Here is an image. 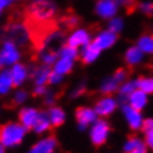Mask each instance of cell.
Instances as JSON below:
<instances>
[{
	"label": "cell",
	"instance_id": "29",
	"mask_svg": "<svg viewBox=\"0 0 153 153\" xmlns=\"http://www.w3.org/2000/svg\"><path fill=\"white\" fill-rule=\"evenodd\" d=\"M42 60L45 65H51V64H56L57 61V53L48 49V51H44L42 53Z\"/></svg>",
	"mask_w": 153,
	"mask_h": 153
},
{
	"label": "cell",
	"instance_id": "7",
	"mask_svg": "<svg viewBox=\"0 0 153 153\" xmlns=\"http://www.w3.org/2000/svg\"><path fill=\"white\" fill-rule=\"evenodd\" d=\"M76 121H78V128L83 131L87 128V126L94 125L97 121V113L92 108H79L76 110Z\"/></svg>",
	"mask_w": 153,
	"mask_h": 153
},
{
	"label": "cell",
	"instance_id": "20",
	"mask_svg": "<svg viewBox=\"0 0 153 153\" xmlns=\"http://www.w3.org/2000/svg\"><path fill=\"white\" fill-rule=\"evenodd\" d=\"M14 86L12 74H10V70H4L0 74V94L5 95L8 94L10 88Z\"/></svg>",
	"mask_w": 153,
	"mask_h": 153
},
{
	"label": "cell",
	"instance_id": "10",
	"mask_svg": "<svg viewBox=\"0 0 153 153\" xmlns=\"http://www.w3.org/2000/svg\"><path fill=\"white\" fill-rule=\"evenodd\" d=\"M116 0H100L96 4V13L102 18H113L117 13Z\"/></svg>",
	"mask_w": 153,
	"mask_h": 153
},
{
	"label": "cell",
	"instance_id": "5",
	"mask_svg": "<svg viewBox=\"0 0 153 153\" xmlns=\"http://www.w3.org/2000/svg\"><path fill=\"white\" fill-rule=\"evenodd\" d=\"M7 36L13 43L24 44L27 38H30L29 30L25 24H18V22H12L7 27Z\"/></svg>",
	"mask_w": 153,
	"mask_h": 153
},
{
	"label": "cell",
	"instance_id": "16",
	"mask_svg": "<svg viewBox=\"0 0 153 153\" xmlns=\"http://www.w3.org/2000/svg\"><path fill=\"white\" fill-rule=\"evenodd\" d=\"M147 144H144L143 141L137 137H130L123 145V149L126 153H145L147 151Z\"/></svg>",
	"mask_w": 153,
	"mask_h": 153
},
{
	"label": "cell",
	"instance_id": "36",
	"mask_svg": "<svg viewBox=\"0 0 153 153\" xmlns=\"http://www.w3.org/2000/svg\"><path fill=\"white\" fill-rule=\"evenodd\" d=\"M113 76H114V78H116L120 83H123L125 79H126V71H125V70H117L116 73H114Z\"/></svg>",
	"mask_w": 153,
	"mask_h": 153
},
{
	"label": "cell",
	"instance_id": "27",
	"mask_svg": "<svg viewBox=\"0 0 153 153\" xmlns=\"http://www.w3.org/2000/svg\"><path fill=\"white\" fill-rule=\"evenodd\" d=\"M59 56H60V59H68V60L74 61L76 59V56H78V51H76L75 47H71V45L68 44V45H64L60 49Z\"/></svg>",
	"mask_w": 153,
	"mask_h": 153
},
{
	"label": "cell",
	"instance_id": "12",
	"mask_svg": "<svg viewBox=\"0 0 153 153\" xmlns=\"http://www.w3.org/2000/svg\"><path fill=\"white\" fill-rule=\"evenodd\" d=\"M39 117V112L34 108H24L20 112V123H22L26 128H33Z\"/></svg>",
	"mask_w": 153,
	"mask_h": 153
},
{
	"label": "cell",
	"instance_id": "31",
	"mask_svg": "<svg viewBox=\"0 0 153 153\" xmlns=\"http://www.w3.org/2000/svg\"><path fill=\"white\" fill-rule=\"evenodd\" d=\"M26 99H27V94L22 90H18V91H16V94H14V96H13V101L16 102V104H22V102L26 101Z\"/></svg>",
	"mask_w": 153,
	"mask_h": 153
},
{
	"label": "cell",
	"instance_id": "1",
	"mask_svg": "<svg viewBox=\"0 0 153 153\" xmlns=\"http://www.w3.org/2000/svg\"><path fill=\"white\" fill-rule=\"evenodd\" d=\"M56 7L51 0H36L26 10L25 25L27 27H48L55 26L53 17Z\"/></svg>",
	"mask_w": 153,
	"mask_h": 153
},
{
	"label": "cell",
	"instance_id": "30",
	"mask_svg": "<svg viewBox=\"0 0 153 153\" xmlns=\"http://www.w3.org/2000/svg\"><path fill=\"white\" fill-rule=\"evenodd\" d=\"M122 27H123V22H122L121 18H112L109 22V30L113 33H118L121 31Z\"/></svg>",
	"mask_w": 153,
	"mask_h": 153
},
{
	"label": "cell",
	"instance_id": "42",
	"mask_svg": "<svg viewBox=\"0 0 153 153\" xmlns=\"http://www.w3.org/2000/svg\"><path fill=\"white\" fill-rule=\"evenodd\" d=\"M4 148L5 147H3V145H1V148H0V153H4Z\"/></svg>",
	"mask_w": 153,
	"mask_h": 153
},
{
	"label": "cell",
	"instance_id": "2",
	"mask_svg": "<svg viewBox=\"0 0 153 153\" xmlns=\"http://www.w3.org/2000/svg\"><path fill=\"white\" fill-rule=\"evenodd\" d=\"M26 128L20 122H9L1 127L0 132V141L5 148H13L22 143L26 135Z\"/></svg>",
	"mask_w": 153,
	"mask_h": 153
},
{
	"label": "cell",
	"instance_id": "23",
	"mask_svg": "<svg viewBox=\"0 0 153 153\" xmlns=\"http://www.w3.org/2000/svg\"><path fill=\"white\" fill-rule=\"evenodd\" d=\"M137 88V82H125L123 85L120 87V100L121 101H127L128 96L131 95L134 91Z\"/></svg>",
	"mask_w": 153,
	"mask_h": 153
},
{
	"label": "cell",
	"instance_id": "28",
	"mask_svg": "<svg viewBox=\"0 0 153 153\" xmlns=\"http://www.w3.org/2000/svg\"><path fill=\"white\" fill-rule=\"evenodd\" d=\"M137 82V88L145 94H153V76L152 78H140Z\"/></svg>",
	"mask_w": 153,
	"mask_h": 153
},
{
	"label": "cell",
	"instance_id": "25",
	"mask_svg": "<svg viewBox=\"0 0 153 153\" xmlns=\"http://www.w3.org/2000/svg\"><path fill=\"white\" fill-rule=\"evenodd\" d=\"M139 47L144 53H153V35L152 34H145L137 42Z\"/></svg>",
	"mask_w": 153,
	"mask_h": 153
},
{
	"label": "cell",
	"instance_id": "40",
	"mask_svg": "<svg viewBox=\"0 0 153 153\" xmlns=\"http://www.w3.org/2000/svg\"><path fill=\"white\" fill-rule=\"evenodd\" d=\"M35 95H45V92H47V90L44 88V86H36L35 87Z\"/></svg>",
	"mask_w": 153,
	"mask_h": 153
},
{
	"label": "cell",
	"instance_id": "24",
	"mask_svg": "<svg viewBox=\"0 0 153 153\" xmlns=\"http://www.w3.org/2000/svg\"><path fill=\"white\" fill-rule=\"evenodd\" d=\"M73 69V60H68V59H59L56 61L55 66H53V71L59 73V74L64 75L68 74Z\"/></svg>",
	"mask_w": 153,
	"mask_h": 153
},
{
	"label": "cell",
	"instance_id": "35",
	"mask_svg": "<svg viewBox=\"0 0 153 153\" xmlns=\"http://www.w3.org/2000/svg\"><path fill=\"white\" fill-rule=\"evenodd\" d=\"M76 24H78V18L75 16H69L65 18V25H66L68 27H74Z\"/></svg>",
	"mask_w": 153,
	"mask_h": 153
},
{
	"label": "cell",
	"instance_id": "39",
	"mask_svg": "<svg viewBox=\"0 0 153 153\" xmlns=\"http://www.w3.org/2000/svg\"><path fill=\"white\" fill-rule=\"evenodd\" d=\"M53 100H55V95L51 91H47L45 92V104H52Z\"/></svg>",
	"mask_w": 153,
	"mask_h": 153
},
{
	"label": "cell",
	"instance_id": "8",
	"mask_svg": "<svg viewBox=\"0 0 153 153\" xmlns=\"http://www.w3.org/2000/svg\"><path fill=\"white\" fill-rule=\"evenodd\" d=\"M94 109L96 110L97 116L108 117L117 109V100L112 96H105L96 102V105H95Z\"/></svg>",
	"mask_w": 153,
	"mask_h": 153
},
{
	"label": "cell",
	"instance_id": "38",
	"mask_svg": "<svg viewBox=\"0 0 153 153\" xmlns=\"http://www.w3.org/2000/svg\"><path fill=\"white\" fill-rule=\"evenodd\" d=\"M143 130H144L145 132L152 131V130H153V120H152V118H148V120H144Z\"/></svg>",
	"mask_w": 153,
	"mask_h": 153
},
{
	"label": "cell",
	"instance_id": "6",
	"mask_svg": "<svg viewBox=\"0 0 153 153\" xmlns=\"http://www.w3.org/2000/svg\"><path fill=\"white\" fill-rule=\"evenodd\" d=\"M122 112L123 116L127 121V125L131 127L132 130H140L144 125V118L141 116L140 110H137L135 108H132L130 104H123L122 105Z\"/></svg>",
	"mask_w": 153,
	"mask_h": 153
},
{
	"label": "cell",
	"instance_id": "3",
	"mask_svg": "<svg viewBox=\"0 0 153 153\" xmlns=\"http://www.w3.org/2000/svg\"><path fill=\"white\" fill-rule=\"evenodd\" d=\"M109 123L104 120H99L91 126L90 130V139L95 145H102L109 136Z\"/></svg>",
	"mask_w": 153,
	"mask_h": 153
},
{
	"label": "cell",
	"instance_id": "34",
	"mask_svg": "<svg viewBox=\"0 0 153 153\" xmlns=\"http://www.w3.org/2000/svg\"><path fill=\"white\" fill-rule=\"evenodd\" d=\"M140 9L141 12L145 13V14H153V4L152 3H143L140 5Z\"/></svg>",
	"mask_w": 153,
	"mask_h": 153
},
{
	"label": "cell",
	"instance_id": "18",
	"mask_svg": "<svg viewBox=\"0 0 153 153\" xmlns=\"http://www.w3.org/2000/svg\"><path fill=\"white\" fill-rule=\"evenodd\" d=\"M51 126H52V122H51V120H49L48 113L42 112V113H39V117H38V120L35 122V125H34L33 130L36 134H43L45 131H48Z\"/></svg>",
	"mask_w": 153,
	"mask_h": 153
},
{
	"label": "cell",
	"instance_id": "13",
	"mask_svg": "<svg viewBox=\"0 0 153 153\" xmlns=\"http://www.w3.org/2000/svg\"><path fill=\"white\" fill-rule=\"evenodd\" d=\"M147 95H148V94H145L144 91L136 88V90L134 91V92L128 96L127 102L132 106V108H135V109H137V110H141V109L145 108V105H147V102H148V96H147Z\"/></svg>",
	"mask_w": 153,
	"mask_h": 153
},
{
	"label": "cell",
	"instance_id": "14",
	"mask_svg": "<svg viewBox=\"0 0 153 153\" xmlns=\"http://www.w3.org/2000/svg\"><path fill=\"white\" fill-rule=\"evenodd\" d=\"M116 40H117L116 33H113L109 30V31H102L101 34H99V35L95 38L94 43L100 49H105V48L112 47V45L116 43Z\"/></svg>",
	"mask_w": 153,
	"mask_h": 153
},
{
	"label": "cell",
	"instance_id": "26",
	"mask_svg": "<svg viewBox=\"0 0 153 153\" xmlns=\"http://www.w3.org/2000/svg\"><path fill=\"white\" fill-rule=\"evenodd\" d=\"M118 86H120V82H118L114 76H110V78H106L102 81L100 90H101V92H104V94H112L118 90Z\"/></svg>",
	"mask_w": 153,
	"mask_h": 153
},
{
	"label": "cell",
	"instance_id": "15",
	"mask_svg": "<svg viewBox=\"0 0 153 153\" xmlns=\"http://www.w3.org/2000/svg\"><path fill=\"white\" fill-rule=\"evenodd\" d=\"M100 51L101 49L92 42V43H90V44H87V45L83 47V49H82V60L85 61L86 64L94 62V61L99 57V55H100Z\"/></svg>",
	"mask_w": 153,
	"mask_h": 153
},
{
	"label": "cell",
	"instance_id": "41",
	"mask_svg": "<svg viewBox=\"0 0 153 153\" xmlns=\"http://www.w3.org/2000/svg\"><path fill=\"white\" fill-rule=\"evenodd\" d=\"M10 4V0H0V8L4 9L7 5Z\"/></svg>",
	"mask_w": 153,
	"mask_h": 153
},
{
	"label": "cell",
	"instance_id": "11",
	"mask_svg": "<svg viewBox=\"0 0 153 153\" xmlns=\"http://www.w3.org/2000/svg\"><path fill=\"white\" fill-rule=\"evenodd\" d=\"M68 44L71 45V47H75V48L85 47V45L90 44V34L83 29L76 30V31H74L70 36H69Z\"/></svg>",
	"mask_w": 153,
	"mask_h": 153
},
{
	"label": "cell",
	"instance_id": "32",
	"mask_svg": "<svg viewBox=\"0 0 153 153\" xmlns=\"http://www.w3.org/2000/svg\"><path fill=\"white\" fill-rule=\"evenodd\" d=\"M51 85H60L61 82H62V75L59 74V73H56V71H52L51 73V75H49V81H48Z\"/></svg>",
	"mask_w": 153,
	"mask_h": 153
},
{
	"label": "cell",
	"instance_id": "33",
	"mask_svg": "<svg viewBox=\"0 0 153 153\" xmlns=\"http://www.w3.org/2000/svg\"><path fill=\"white\" fill-rule=\"evenodd\" d=\"M118 5H123L130 10H134L135 8V0H116Z\"/></svg>",
	"mask_w": 153,
	"mask_h": 153
},
{
	"label": "cell",
	"instance_id": "4",
	"mask_svg": "<svg viewBox=\"0 0 153 153\" xmlns=\"http://www.w3.org/2000/svg\"><path fill=\"white\" fill-rule=\"evenodd\" d=\"M20 60V52L16 47V44L10 40H7L3 45L1 53H0V64L1 66H10V65L18 64Z\"/></svg>",
	"mask_w": 153,
	"mask_h": 153
},
{
	"label": "cell",
	"instance_id": "21",
	"mask_svg": "<svg viewBox=\"0 0 153 153\" xmlns=\"http://www.w3.org/2000/svg\"><path fill=\"white\" fill-rule=\"evenodd\" d=\"M52 71H49L48 66H42L38 68L35 71H34V82H35L36 86H44L45 83L49 81V75H51Z\"/></svg>",
	"mask_w": 153,
	"mask_h": 153
},
{
	"label": "cell",
	"instance_id": "22",
	"mask_svg": "<svg viewBox=\"0 0 153 153\" xmlns=\"http://www.w3.org/2000/svg\"><path fill=\"white\" fill-rule=\"evenodd\" d=\"M48 116L49 120L52 122V126H61L65 122V112L59 106H52L51 109L48 110Z\"/></svg>",
	"mask_w": 153,
	"mask_h": 153
},
{
	"label": "cell",
	"instance_id": "9",
	"mask_svg": "<svg viewBox=\"0 0 153 153\" xmlns=\"http://www.w3.org/2000/svg\"><path fill=\"white\" fill-rule=\"evenodd\" d=\"M57 147V141L55 137L48 136L40 139L38 143H35L30 148L29 153H55Z\"/></svg>",
	"mask_w": 153,
	"mask_h": 153
},
{
	"label": "cell",
	"instance_id": "17",
	"mask_svg": "<svg viewBox=\"0 0 153 153\" xmlns=\"http://www.w3.org/2000/svg\"><path fill=\"white\" fill-rule=\"evenodd\" d=\"M10 74H12L14 86H21L27 78V69L21 64H16L10 69Z\"/></svg>",
	"mask_w": 153,
	"mask_h": 153
},
{
	"label": "cell",
	"instance_id": "37",
	"mask_svg": "<svg viewBox=\"0 0 153 153\" xmlns=\"http://www.w3.org/2000/svg\"><path fill=\"white\" fill-rule=\"evenodd\" d=\"M145 144H147V147L153 149V130L145 132Z\"/></svg>",
	"mask_w": 153,
	"mask_h": 153
},
{
	"label": "cell",
	"instance_id": "19",
	"mask_svg": "<svg viewBox=\"0 0 153 153\" xmlns=\"http://www.w3.org/2000/svg\"><path fill=\"white\" fill-rule=\"evenodd\" d=\"M144 56V52L141 51L139 47H131L127 49L125 55V60L128 65H137L139 62H141Z\"/></svg>",
	"mask_w": 153,
	"mask_h": 153
}]
</instances>
